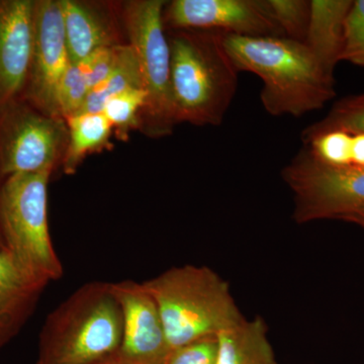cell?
Here are the masks:
<instances>
[{"instance_id":"obj_4","label":"cell","mask_w":364,"mask_h":364,"mask_svg":"<svg viewBox=\"0 0 364 364\" xmlns=\"http://www.w3.org/2000/svg\"><path fill=\"white\" fill-rule=\"evenodd\" d=\"M122 338L123 315L109 282H88L46 318L37 363L93 364L119 350Z\"/></svg>"},{"instance_id":"obj_28","label":"cell","mask_w":364,"mask_h":364,"mask_svg":"<svg viewBox=\"0 0 364 364\" xmlns=\"http://www.w3.org/2000/svg\"><path fill=\"white\" fill-rule=\"evenodd\" d=\"M93 364H144L123 355L119 350Z\"/></svg>"},{"instance_id":"obj_18","label":"cell","mask_w":364,"mask_h":364,"mask_svg":"<svg viewBox=\"0 0 364 364\" xmlns=\"http://www.w3.org/2000/svg\"><path fill=\"white\" fill-rule=\"evenodd\" d=\"M133 88H144V80L135 52L129 44L126 45L123 57L116 70L90 91L79 114L102 112L105 102L109 98Z\"/></svg>"},{"instance_id":"obj_22","label":"cell","mask_w":364,"mask_h":364,"mask_svg":"<svg viewBox=\"0 0 364 364\" xmlns=\"http://www.w3.org/2000/svg\"><path fill=\"white\" fill-rule=\"evenodd\" d=\"M268 9L286 37L305 43L310 23L311 1L267 0Z\"/></svg>"},{"instance_id":"obj_8","label":"cell","mask_w":364,"mask_h":364,"mask_svg":"<svg viewBox=\"0 0 364 364\" xmlns=\"http://www.w3.org/2000/svg\"><path fill=\"white\" fill-rule=\"evenodd\" d=\"M63 119L43 114L23 98L0 109V177L54 169L65 155ZM63 160V159H62Z\"/></svg>"},{"instance_id":"obj_5","label":"cell","mask_w":364,"mask_h":364,"mask_svg":"<svg viewBox=\"0 0 364 364\" xmlns=\"http://www.w3.org/2000/svg\"><path fill=\"white\" fill-rule=\"evenodd\" d=\"M51 174V170L16 174L0 186V234L4 246L26 272L46 286L64 273L48 222Z\"/></svg>"},{"instance_id":"obj_25","label":"cell","mask_w":364,"mask_h":364,"mask_svg":"<svg viewBox=\"0 0 364 364\" xmlns=\"http://www.w3.org/2000/svg\"><path fill=\"white\" fill-rule=\"evenodd\" d=\"M124 49L126 45L122 44L102 48L79 64L87 79L90 90L100 85L116 70L123 57Z\"/></svg>"},{"instance_id":"obj_12","label":"cell","mask_w":364,"mask_h":364,"mask_svg":"<svg viewBox=\"0 0 364 364\" xmlns=\"http://www.w3.org/2000/svg\"><path fill=\"white\" fill-rule=\"evenodd\" d=\"M35 1L0 0V109L23 98L32 61Z\"/></svg>"},{"instance_id":"obj_9","label":"cell","mask_w":364,"mask_h":364,"mask_svg":"<svg viewBox=\"0 0 364 364\" xmlns=\"http://www.w3.org/2000/svg\"><path fill=\"white\" fill-rule=\"evenodd\" d=\"M70 64L61 2L35 1L32 61L23 100L43 114L62 119L57 91Z\"/></svg>"},{"instance_id":"obj_23","label":"cell","mask_w":364,"mask_h":364,"mask_svg":"<svg viewBox=\"0 0 364 364\" xmlns=\"http://www.w3.org/2000/svg\"><path fill=\"white\" fill-rule=\"evenodd\" d=\"M90 88L80 65L70 64L59 83L57 104L62 119L76 116L82 109Z\"/></svg>"},{"instance_id":"obj_16","label":"cell","mask_w":364,"mask_h":364,"mask_svg":"<svg viewBox=\"0 0 364 364\" xmlns=\"http://www.w3.org/2000/svg\"><path fill=\"white\" fill-rule=\"evenodd\" d=\"M215 364H277L263 318H243L220 333Z\"/></svg>"},{"instance_id":"obj_29","label":"cell","mask_w":364,"mask_h":364,"mask_svg":"<svg viewBox=\"0 0 364 364\" xmlns=\"http://www.w3.org/2000/svg\"><path fill=\"white\" fill-rule=\"evenodd\" d=\"M341 220L342 221L358 224L364 229V208L344 215V217L341 218Z\"/></svg>"},{"instance_id":"obj_17","label":"cell","mask_w":364,"mask_h":364,"mask_svg":"<svg viewBox=\"0 0 364 364\" xmlns=\"http://www.w3.org/2000/svg\"><path fill=\"white\" fill-rule=\"evenodd\" d=\"M66 122L68 144L62 164L66 174H73L86 155L109 142L112 126L102 112L78 114Z\"/></svg>"},{"instance_id":"obj_15","label":"cell","mask_w":364,"mask_h":364,"mask_svg":"<svg viewBox=\"0 0 364 364\" xmlns=\"http://www.w3.org/2000/svg\"><path fill=\"white\" fill-rule=\"evenodd\" d=\"M60 2L72 64L77 65L97 50L119 44L111 23L97 9L75 0Z\"/></svg>"},{"instance_id":"obj_6","label":"cell","mask_w":364,"mask_h":364,"mask_svg":"<svg viewBox=\"0 0 364 364\" xmlns=\"http://www.w3.org/2000/svg\"><path fill=\"white\" fill-rule=\"evenodd\" d=\"M165 6L162 0H138L124 9L130 46L147 93L141 124L154 136L168 135L178 124L171 87V52L163 20Z\"/></svg>"},{"instance_id":"obj_31","label":"cell","mask_w":364,"mask_h":364,"mask_svg":"<svg viewBox=\"0 0 364 364\" xmlns=\"http://www.w3.org/2000/svg\"><path fill=\"white\" fill-rule=\"evenodd\" d=\"M35 364H40V363H36Z\"/></svg>"},{"instance_id":"obj_24","label":"cell","mask_w":364,"mask_h":364,"mask_svg":"<svg viewBox=\"0 0 364 364\" xmlns=\"http://www.w3.org/2000/svg\"><path fill=\"white\" fill-rule=\"evenodd\" d=\"M341 61L364 67V0H355L345 23Z\"/></svg>"},{"instance_id":"obj_3","label":"cell","mask_w":364,"mask_h":364,"mask_svg":"<svg viewBox=\"0 0 364 364\" xmlns=\"http://www.w3.org/2000/svg\"><path fill=\"white\" fill-rule=\"evenodd\" d=\"M143 284L156 301L170 349L218 337L245 318L226 280L207 267L170 268Z\"/></svg>"},{"instance_id":"obj_26","label":"cell","mask_w":364,"mask_h":364,"mask_svg":"<svg viewBox=\"0 0 364 364\" xmlns=\"http://www.w3.org/2000/svg\"><path fill=\"white\" fill-rule=\"evenodd\" d=\"M218 337H210L170 349L161 364H215Z\"/></svg>"},{"instance_id":"obj_10","label":"cell","mask_w":364,"mask_h":364,"mask_svg":"<svg viewBox=\"0 0 364 364\" xmlns=\"http://www.w3.org/2000/svg\"><path fill=\"white\" fill-rule=\"evenodd\" d=\"M173 30L214 31L244 37H286L267 0H174L163 13Z\"/></svg>"},{"instance_id":"obj_2","label":"cell","mask_w":364,"mask_h":364,"mask_svg":"<svg viewBox=\"0 0 364 364\" xmlns=\"http://www.w3.org/2000/svg\"><path fill=\"white\" fill-rule=\"evenodd\" d=\"M177 123L220 126L238 87L224 33L174 30L169 38Z\"/></svg>"},{"instance_id":"obj_13","label":"cell","mask_w":364,"mask_h":364,"mask_svg":"<svg viewBox=\"0 0 364 364\" xmlns=\"http://www.w3.org/2000/svg\"><path fill=\"white\" fill-rule=\"evenodd\" d=\"M46 287L26 272L9 251H0V350L18 336Z\"/></svg>"},{"instance_id":"obj_27","label":"cell","mask_w":364,"mask_h":364,"mask_svg":"<svg viewBox=\"0 0 364 364\" xmlns=\"http://www.w3.org/2000/svg\"><path fill=\"white\" fill-rule=\"evenodd\" d=\"M352 164L364 167V134L352 135Z\"/></svg>"},{"instance_id":"obj_21","label":"cell","mask_w":364,"mask_h":364,"mask_svg":"<svg viewBox=\"0 0 364 364\" xmlns=\"http://www.w3.org/2000/svg\"><path fill=\"white\" fill-rule=\"evenodd\" d=\"M318 162L329 166L352 164V135L341 130L323 132L303 142Z\"/></svg>"},{"instance_id":"obj_11","label":"cell","mask_w":364,"mask_h":364,"mask_svg":"<svg viewBox=\"0 0 364 364\" xmlns=\"http://www.w3.org/2000/svg\"><path fill=\"white\" fill-rule=\"evenodd\" d=\"M123 315V338L119 351L144 364H161L170 350L156 301L143 282H109Z\"/></svg>"},{"instance_id":"obj_1","label":"cell","mask_w":364,"mask_h":364,"mask_svg":"<svg viewBox=\"0 0 364 364\" xmlns=\"http://www.w3.org/2000/svg\"><path fill=\"white\" fill-rule=\"evenodd\" d=\"M224 46L237 70L259 76L261 102L272 116L299 117L322 109L335 97L334 74L305 43L224 33Z\"/></svg>"},{"instance_id":"obj_30","label":"cell","mask_w":364,"mask_h":364,"mask_svg":"<svg viewBox=\"0 0 364 364\" xmlns=\"http://www.w3.org/2000/svg\"><path fill=\"white\" fill-rule=\"evenodd\" d=\"M6 250V246H4V240H2L1 234H0V251Z\"/></svg>"},{"instance_id":"obj_14","label":"cell","mask_w":364,"mask_h":364,"mask_svg":"<svg viewBox=\"0 0 364 364\" xmlns=\"http://www.w3.org/2000/svg\"><path fill=\"white\" fill-rule=\"evenodd\" d=\"M352 0H312L305 44L328 71L341 61L345 23Z\"/></svg>"},{"instance_id":"obj_7","label":"cell","mask_w":364,"mask_h":364,"mask_svg":"<svg viewBox=\"0 0 364 364\" xmlns=\"http://www.w3.org/2000/svg\"><path fill=\"white\" fill-rule=\"evenodd\" d=\"M282 176L293 191V218L298 224L341 220L364 208L363 166H329L318 162L304 147L282 169Z\"/></svg>"},{"instance_id":"obj_19","label":"cell","mask_w":364,"mask_h":364,"mask_svg":"<svg viewBox=\"0 0 364 364\" xmlns=\"http://www.w3.org/2000/svg\"><path fill=\"white\" fill-rule=\"evenodd\" d=\"M341 130L356 135L364 134V95H354L334 105L325 119L306 127L301 133L303 142L323 132Z\"/></svg>"},{"instance_id":"obj_20","label":"cell","mask_w":364,"mask_h":364,"mask_svg":"<svg viewBox=\"0 0 364 364\" xmlns=\"http://www.w3.org/2000/svg\"><path fill=\"white\" fill-rule=\"evenodd\" d=\"M147 102V93L144 88H133L114 95L105 102L102 114L107 117L112 128L121 135L141 126L142 112Z\"/></svg>"}]
</instances>
